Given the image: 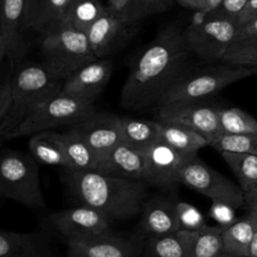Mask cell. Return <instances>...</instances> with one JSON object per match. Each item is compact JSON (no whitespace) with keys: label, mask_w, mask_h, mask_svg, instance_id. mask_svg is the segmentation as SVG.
Returning <instances> with one entry per match:
<instances>
[{"label":"cell","mask_w":257,"mask_h":257,"mask_svg":"<svg viewBox=\"0 0 257 257\" xmlns=\"http://www.w3.org/2000/svg\"><path fill=\"white\" fill-rule=\"evenodd\" d=\"M190 53L179 27L160 31L134 62L120 92L121 107L141 109L158 103L189 70Z\"/></svg>","instance_id":"1"},{"label":"cell","mask_w":257,"mask_h":257,"mask_svg":"<svg viewBox=\"0 0 257 257\" xmlns=\"http://www.w3.org/2000/svg\"><path fill=\"white\" fill-rule=\"evenodd\" d=\"M177 210L180 220L181 230L197 231L208 226L202 213L193 205L187 202H177Z\"/></svg>","instance_id":"35"},{"label":"cell","mask_w":257,"mask_h":257,"mask_svg":"<svg viewBox=\"0 0 257 257\" xmlns=\"http://www.w3.org/2000/svg\"><path fill=\"white\" fill-rule=\"evenodd\" d=\"M105 9L106 7L99 0H70L62 20L74 28L86 32Z\"/></svg>","instance_id":"28"},{"label":"cell","mask_w":257,"mask_h":257,"mask_svg":"<svg viewBox=\"0 0 257 257\" xmlns=\"http://www.w3.org/2000/svg\"><path fill=\"white\" fill-rule=\"evenodd\" d=\"M95 111L96 108L92 102L60 92L35 109L25 120L8 134L3 142L58 126H72Z\"/></svg>","instance_id":"8"},{"label":"cell","mask_w":257,"mask_h":257,"mask_svg":"<svg viewBox=\"0 0 257 257\" xmlns=\"http://www.w3.org/2000/svg\"><path fill=\"white\" fill-rule=\"evenodd\" d=\"M136 25V23L127 22L119 11L106 7L85 33L96 57L104 58L130 38Z\"/></svg>","instance_id":"14"},{"label":"cell","mask_w":257,"mask_h":257,"mask_svg":"<svg viewBox=\"0 0 257 257\" xmlns=\"http://www.w3.org/2000/svg\"><path fill=\"white\" fill-rule=\"evenodd\" d=\"M145 257H188L186 248L178 234L147 238Z\"/></svg>","instance_id":"31"},{"label":"cell","mask_w":257,"mask_h":257,"mask_svg":"<svg viewBox=\"0 0 257 257\" xmlns=\"http://www.w3.org/2000/svg\"><path fill=\"white\" fill-rule=\"evenodd\" d=\"M66 183L81 204L96 209L110 222L141 214L150 187L145 180L114 177L95 170L66 171Z\"/></svg>","instance_id":"2"},{"label":"cell","mask_w":257,"mask_h":257,"mask_svg":"<svg viewBox=\"0 0 257 257\" xmlns=\"http://www.w3.org/2000/svg\"><path fill=\"white\" fill-rule=\"evenodd\" d=\"M177 200L170 197L147 199L141 212L140 231L147 238L177 234L181 230Z\"/></svg>","instance_id":"18"},{"label":"cell","mask_w":257,"mask_h":257,"mask_svg":"<svg viewBox=\"0 0 257 257\" xmlns=\"http://www.w3.org/2000/svg\"><path fill=\"white\" fill-rule=\"evenodd\" d=\"M72 126L79 132L98 161L122 142L117 114L95 111Z\"/></svg>","instance_id":"17"},{"label":"cell","mask_w":257,"mask_h":257,"mask_svg":"<svg viewBox=\"0 0 257 257\" xmlns=\"http://www.w3.org/2000/svg\"><path fill=\"white\" fill-rule=\"evenodd\" d=\"M48 244L38 232L20 233L1 230L0 257H49Z\"/></svg>","instance_id":"20"},{"label":"cell","mask_w":257,"mask_h":257,"mask_svg":"<svg viewBox=\"0 0 257 257\" xmlns=\"http://www.w3.org/2000/svg\"><path fill=\"white\" fill-rule=\"evenodd\" d=\"M257 231V212L248 211L240 220L226 226L223 231V250L236 256L248 257L250 244Z\"/></svg>","instance_id":"24"},{"label":"cell","mask_w":257,"mask_h":257,"mask_svg":"<svg viewBox=\"0 0 257 257\" xmlns=\"http://www.w3.org/2000/svg\"><path fill=\"white\" fill-rule=\"evenodd\" d=\"M38 165L32 156L4 150L0 159V194L31 209L45 207Z\"/></svg>","instance_id":"6"},{"label":"cell","mask_w":257,"mask_h":257,"mask_svg":"<svg viewBox=\"0 0 257 257\" xmlns=\"http://www.w3.org/2000/svg\"><path fill=\"white\" fill-rule=\"evenodd\" d=\"M244 207L247 211L257 212V184L243 192Z\"/></svg>","instance_id":"39"},{"label":"cell","mask_w":257,"mask_h":257,"mask_svg":"<svg viewBox=\"0 0 257 257\" xmlns=\"http://www.w3.org/2000/svg\"><path fill=\"white\" fill-rule=\"evenodd\" d=\"M70 0H26L24 28L45 34L65 14Z\"/></svg>","instance_id":"21"},{"label":"cell","mask_w":257,"mask_h":257,"mask_svg":"<svg viewBox=\"0 0 257 257\" xmlns=\"http://www.w3.org/2000/svg\"><path fill=\"white\" fill-rule=\"evenodd\" d=\"M60 136L68 163V168L65 171L96 169L97 157L74 126L60 133Z\"/></svg>","instance_id":"26"},{"label":"cell","mask_w":257,"mask_h":257,"mask_svg":"<svg viewBox=\"0 0 257 257\" xmlns=\"http://www.w3.org/2000/svg\"><path fill=\"white\" fill-rule=\"evenodd\" d=\"M158 118L159 121L174 122L192 128L203 135L210 144L222 134L219 107L208 104L204 100L160 104Z\"/></svg>","instance_id":"10"},{"label":"cell","mask_w":257,"mask_h":257,"mask_svg":"<svg viewBox=\"0 0 257 257\" xmlns=\"http://www.w3.org/2000/svg\"><path fill=\"white\" fill-rule=\"evenodd\" d=\"M255 35H257V17H255L251 21H249L239 27V30L237 32L235 40L250 37V36H255Z\"/></svg>","instance_id":"40"},{"label":"cell","mask_w":257,"mask_h":257,"mask_svg":"<svg viewBox=\"0 0 257 257\" xmlns=\"http://www.w3.org/2000/svg\"><path fill=\"white\" fill-rule=\"evenodd\" d=\"M159 140L187 156H197L199 150L210 146L209 141L203 135L192 128L167 121H159Z\"/></svg>","instance_id":"25"},{"label":"cell","mask_w":257,"mask_h":257,"mask_svg":"<svg viewBox=\"0 0 257 257\" xmlns=\"http://www.w3.org/2000/svg\"><path fill=\"white\" fill-rule=\"evenodd\" d=\"M26 0H1L0 58L14 65L26 50L21 30L24 29Z\"/></svg>","instance_id":"16"},{"label":"cell","mask_w":257,"mask_h":257,"mask_svg":"<svg viewBox=\"0 0 257 257\" xmlns=\"http://www.w3.org/2000/svg\"><path fill=\"white\" fill-rule=\"evenodd\" d=\"M28 148L38 164L62 167L67 170L68 163L60 133L49 130L33 134Z\"/></svg>","instance_id":"23"},{"label":"cell","mask_w":257,"mask_h":257,"mask_svg":"<svg viewBox=\"0 0 257 257\" xmlns=\"http://www.w3.org/2000/svg\"><path fill=\"white\" fill-rule=\"evenodd\" d=\"M224 226H206L197 231L179 230L188 257H218L223 250Z\"/></svg>","instance_id":"22"},{"label":"cell","mask_w":257,"mask_h":257,"mask_svg":"<svg viewBox=\"0 0 257 257\" xmlns=\"http://www.w3.org/2000/svg\"><path fill=\"white\" fill-rule=\"evenodd\" d=\"M122 142L146 151L160 138L159 121L119 115Z\"/></svg>","instance_id":"27"},{"label":"cell","mask_w":257,"mask_h":257,"mask_svg":"<svg viewBox=\"0 0 257 257\" xmlns=\"http://www.w3.org/2000/svg\"><path fill=\"white\" fill-rule=\"evenodd\" d=\"M50 222L65 242L89 239L109 232L110 228L107 217L84 204L53 213Z\"/></svg>","instance_id":"12"},{"label":"cell","mask_w":257,"mask_h":257,"mask_svg":"<svg viewBox=\"0 0 257 257\" xmlns=\"http://www.w3.org/2000/svg\"><path fill=\"white\" fill-rule=\"evenodd\" d=\"M222 61L248 68L257 67V35L233 41Z\"/></svg>","instance_id":"32"},{"label":"cell","mask_w":257,"mask_h":257,"mask_svg":"<svg viewBox=\"0 0 257 257\" xmlns=\"http://www.w3.org/2000/svg\"><path fill=\"white\" fill-rule=\"evenodd\" d=\"M252 74L250 68L223 62L199 70H188L159 100L158 104L198 101L216 94L226 86Z\"/></svg>","instance_id":"5"},{"label":"cell","mask_w":257,"mask_h":257,"mask_svg":"<svg viewBox=\"0 0 257 257\" xmlns=\"http://www.w3.org/2000/svg\"><path fill=\"white\" fill-rule=\"evenodd\" d=\"M174 0H130L120 11L122 17L131 23L162 13L170 8Z\"/></svg>","instance_id":"33"},{"label":"cell","mask_w":257,"mask_h":257,"mask_svg":"<svg viewBox=\"0 0 257 257\" xmlns=\"http://www.w3.org/2000/svg\"><path fill=\"white\" fill-rule=\"evenodd\" d=\"M221 157L229 166L242 191L257 184V156L245 153L221 152Z\"/></svg>","instance_id":"29"},{"label":"cell","mask_w":257,"mask_h":257,"mask_svg":"<svg viewBox=\"0 0 257 257\" xmlns=\"http://www.w3.org/2000/svg\"><path fill=\"white\" fill-rule=\"evenodd\" d=\"M255 17H257V0H248L245 8L238 18V23L240 26L244 25Z\"/></svg>","instance_id":"38"},{"label":"cell","mask_w":257,"mask_h":257,"mask_svg":"<svg viewBox=\"0 0 257 257\" xmlns=\"http://www.w3.org/2000/svg\"><path fill=\"white\" fill-rule=\"evenodd\" d=\"M95 171L114 177L146 181L145 151L121 142L99 159Z\"/></svg>","instance_id":"19"},{"label":"cell","mask_w":257,"mask_h":257,"mask_svg":"<svg viewBox=\"0 0 257 257\" xmlns=\"http://www.w3.org/2000/svg\"><path fill=\"white\" fill-rule=\"evenodd\" d=\"M111 72V61L97 58L66 77L62 83L61 93L93 103L107 84Z\"/></svg>","instance_id":"15"},{"label":"cell","mask_w":257,"mask_h":257,"mask_svg":"<svg viewBox=\"0 0 257 257\" xmlns=\"http://www.w3.org/2000/svg\"><path fill=\"white\" fill-rule=\"evenodd\" d=\"M62 83L63 80L43 63H29L19 68L12 76L13 106L6 120L0 124L1 141L41 104L59 94Z\"/></svg>","instance_id":"3"},{"label":"cell","mask_w":257,"mask_h":257,"mask_svg":"<svg viewBox=\"0 0 257 257\" xmlns=\"http://www.w3.org/2000/svg\"><path fill=\"white\" fill-rule=\"evenodd\" d=\"M128 1L130 0H107L108 7L119 12L124 8V6L127 4Z\"/></svg>","instance_id":"42"},{"label":"cell","mask_w":257,"mask_h":257,"mask_svg":"<svg viewBox=\"0 0 257 257\" xmlns=\"http://www.w3.org/2000/svg\"><path fill=\"white\" fill-rule=\"evenodd\" d=\"M247 2L248 0H222L214 10L210 11V13L234 19L238 22V18Z\"/></svg>","instance_id":"37"},{"label":"cell","mask_w":257,"mask_h":257,"mask_svg":"<svg viewBox=\"0 0 257 257\" xmlns=\"http://www.w3.org/2000/svg\"><path fill=\"white\" fill-rule=\"evenodd\" d=\"M218 152L245 153L257 156V135H219L210 144Z\"/></svg>","instance_id":"34"},{"label":"cell","mask_w":257,"mask_h":257,"mask_svg":"<svg viewBox=\"0 0 257 257\" xmlns=\"http://www.w3.org/2000/svg\"><path fill=\"white\" fill-rule=\"evenodd\" d=\"M222 133L257 135V119L239 107H219Z\"/></svg>","instance_id":"30"},{"label":"cell","mask_w":257,"mask_h":257,"mask_svg":"<svg viewBox=\"0 0 257 257\" xmlns=\"http://www.w3.org/2000/svg\"><path fill=\"white\" fill-rule=\"evenodd\" d=\"M218 257H241V256H236V255H232V254H229V253H225L223 252L221 255H219Z\"/></svg>","instance_id":"44"},{"label":"cell","mask_w":257,"mask_h":257,"mask_svg":"<svg viewBox=\"0 0 257 257\" xmlns=\"http://www.w3.org/2000/svg\"><path fill=\"white\" fill-rule=\"evenodd\" d=\"M177 1L181 6L189 9L196 10L198 13H203L205 10L206 0H174Z\"/></svg>","instance_id":"41"},{"label":"cell","mask_w":257,"mask_h":257,"mask_svg":"<svg viewBox=\"0 0 257 257\" xmlns=\"http://www.w3.org/2000/svg\"><path fill=\"white\" fill-rule=\"evenodd\" d=\"M198 14L183 31L189 50L206 62L222 61L236 38L239 23L210 12Z\"/></svg>","instance_id":"7"},{"label":"cell","mask_w":257,"mask_h":257,"mask_svg":"<svg viewBox=\"0 0 257 257\" xmlns=\"http://www.w3.org/2000/svg\"><path fill=\"white\" fill-rule=\"evenodd\" d=\"M13 106L12 76H5L0 83V124H2L11 112Z\"/></svg>","instance_id":"36"},{"label":"cell","mask_w":257,"mask_h":257,"mask_svg":"<svg viewBox=\"0 0 257 257\" xmlns=\"http://www.w3.org/2000/svg\"><path fill=\"white\" fill-rule=\"evenodd\" d=\"M181 184L204 195L212 202L232 208L244 206V195L240 187L209 167L197 156L190 158L181 170Z\"/></svg>","instance_id":"9"},{"label":"cell","mask_w":257,"mask_h":257,"mask_svg":"<svg viewBox=\"0 0 257 257\" xmlns=\"http://www.w3.org/2000/svg\"><path fill=\"white\" fill-rule=\"evenodd\" d=\"M43 35L42 63L62 80L83 65L97 59L86 33L64 20Z\"/></svg>","instance_id":"4"},{"label":"cell","mask_w":257,"mask_h":257,"mask_svg":"<svg viewBox=\"0 0 257 257\" xmlns=\"http://www.w3.org/2000/svg\"><path fill=\"white\" fill-rule=\"evenodd\" d=\"M145 244L142 235L127 238L107 232L89 239L66 241L67 257H141Z\"/></svg>","instance_id":"13"},{"label":"cell","mask_w":257,"mask_h":257,"mask_svg":"<svg viewBox=\"0 0 257 257\" xmlns=\"http://www.w3.org/2000/svg\"><path fill=\"white\" fill-rule=\"evenodd\" d=\"M248 257H257V231L254 234L253 240H252V242L250 244Z\"/></svg>","instance_id":"43"},{"label":"cell","mask_w":257,"mask_h":257,"mask_svg":"<svg viewBox=\"0 0 257 257\" xmlns=\"http://www.w3.org/2000/svg\"><path fill=\"white\" fill-rule=\"evenodd\" d=\"M146 182L164 193H173L181 185V170L192 157L187 156L161 140L146 151Z\"/></svg>","instance_id":"11"},{"label":"cell","mask_w":257,"mask_h":257,"mask_svg":"<svg viewBox=\"0 0 257 257\" xmlns=\"http://www.w3.org/2000/svg\"><path fill=\"white\" fill-rule=\"evenodd\" d=\"M250 70H251L252 74H257V67H252V68H250Z\"/></svg>","instance_id":"45"}]
</instances>
